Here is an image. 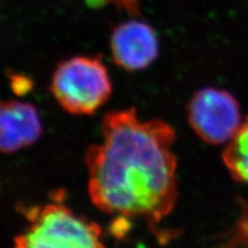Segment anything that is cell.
<instances>
[{"instance_id":"cell-2","label":"cell","mask_w":248,"mask_h":248,"mask_svg":"<svg viewBox=\"0 0 248 248\" xmlns=\"http://www.w3.org/2000/svg\"><path fill=\"white\" fill-rule=\"evenodd\" d=\"M26 227L14 239V248H106L103 230L76 213L59 196L49 203L23 206Z\"/></svg>"},{"instance_id":"cell-1","label":"cell","mask_w":248,"mask_h":248,"mask_svg":"<svg viewBox=\"0 0 248 248\" xmlns=\"http://www.w3.org/2000/svg\"><path fill=\"white\" fill-rule=\"evenodd\" d=\"M102 142L85 153L91 203L117 220L159 223L178 198L174 128L142 120L135 108L108 112L100 124Z\"/></svg>"},{"instance_id":"cell-9","label":"cell","mask_w":248,"mask_h":248,"mask_svg":"<svg viewBox=\"0 0 248 248\" xmlns=\"http://www.w3.org/2000/svg\"><path fill=\"white\" fill-rule=\"evenodd\" d=\"M105 1H112L119 9L125 10L127 13L133 15H139V0H105Z\"/></svg>"},{"instance_id":"cell-7","label":"cell","mask_w":248,"mask_h":248,"mask_svg":"<svg viewBox=\"0 0 248 248\" xmlns=\"http://www.w3.org/2000/svg\"><path fill=\"white\" fill-rule=\"evenodd\" d=\"M222 159L236 181L248 184V116L224 149Z\"/></svg>"},{"instance_id":"cell-4","label":"cell","mask_w":248,"mask_h":248,"mask_svg":"<svg viewBox=\"0 0 248 248\" xmlns=\"http://www.w3.org/2000/svg\"><path fill=\"white\" fill-rule=\"evenodd\" d=\"M187 118L198 137L212 145L230 142L243 123L237 99L226 90L209 87L193 94Z\"/></svg>"},{"instance_id":"cell-6","label":"cell","mask_w":248,"mask_h":248,"mask_svg":"<svg viewBox=\"0 0 248 248\" xmlns=\"http://www.w3.org/2000/svg\"><path fill=\"white\" fill-rule=\"evenodd\" d=\"M44 133L35 106L17 99L0 102V153L12 154L34 145Z\"/></svg>"},{"instance_id":"cell-8","label":"cell","mask_w":248,"mask_h":248,"mask_svg":"<svg viewBox=\"0 0 248 248\" xmlns=\"http://www.w3.org/2000/svg\"><path fill=\"white\" fill-rule=\"evenodd\" d=\"M10 82L12 89L17 95H26L33 88V82L24 75L10 74Z\"/></svg>"},{"instance_id":"cell-3","label":"cell","mask_w":248,"mask_h":248,"mask_svg":"<svg viewBox=\"0 0 248 248\" xmlns=\"http://www.w3.org/2000/svg\"><path fill=\"white\" fill-rule=\"evenodd\" d=\"M50 91L63 110L76 116L94 114L110 99L113 84L99 56H75L54 69Z\"/></svg>"},{"instance_id":"cell-5","label":"cell","mask_w":248,"mask_h":248,"mask_svg":"<svg viewBox=\"0 0 248 248\" xmlns=\"http://www.w3.org/2000/svg\"><path fill=\"white\" fill-rule=\"evenodd\" d=\"M110 51L114 63L126 72H139L150 66L159 54L156 32L142 20H128L111 32Z\"/></svg>"}]
</instances>
